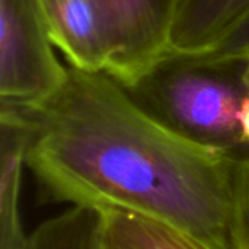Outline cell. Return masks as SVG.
Instances as JSON below:
<instances>
[{"label":"cell","instance_id":"cell-8","mask_svg":"<svg viewBox=\"0 0 249 249\" xmlns=\"http://www.w3.org/2000/svg\"><path fill=\"white\" fill-rule=\"evenodd\" d=\"M98 212L102 249H209L153 219L120 209Z\"/></svg>","mask_w":249,"mask_h":249},{"label":"cell","instance_id":"cell-1","mask_svg":"<svg viewBox=\"0 0 249 249\" xmlns=\"http://www.w3.org/2000/svg\"><path fill=\"white\" fill-rule=\"evenodd\" d=\"M131 92L107 71L67 64L54 95L12 107L25 128V160L39 201L131 212L206 248L229 249L235 155L182 136Z\"/></svg>","mask_w":249,"mask_h":249},{"label":"cell","instance_id":"cell-4","mask_svg":"<svg viewBox=\"0 0 249 249\" xmlns=\"http://www.w3.org/2000/svg\"><path fill=\"white\" fill-rule=\"evenodd\" d=\"M98 4L109 50L107 73L136 89L166 60V1L98 0Z\"/></svg>","mask_w":249,"mask_h":249},{"label":"cell","instance_id":"cell-11","mask_svg":"<svg viewBox=\"0 0 249 249\" xmlns=\"http://www.w3.org/2000/svg\"><path fill=\"white\" fill-rule=\"evenodd\" d=\"M239 123H241V128H242V140H244L245 149L249 150V90L242 101V105H241Z\"/></svg>","mask_w":249,"mask_h":249},{"label":"cell","instance_id":"cell-2","mask_svg":"<svg viewBox=\"0 0 249 249\" xmlns=\"http://www.w3.org/2000/svg\"><path fill=\"white\" fill-rule=\"evenodd\" d=\"M137 98L182 136L207 147L244 153L239 111L248 93L242 79L233 80L222 69L196 67L166 60L136 89Z\"/></svg>","mask_w":249,"mask_h":249},{"label":"cell","instance_id":"cell-12","mask_svg":"<svg viewBox=\"0 0 249 249\" xmlns=\"http://www.w3.org/2000/svg\"><path fill=\"white\" fill-rule=\"evenodd\" d=\"M241 79L244 82V85L247 86V89L249 90V61L247 64L242 66V73H241Z\"/></svg>","mask_w":249,"mask_h":249},{"label":"cell","instance_id":"cell-6","mask_svg":"<svg viewBox=\"0 0 249 249\" xmlns=\"http://www.w3.org/2000/svg\"><path fill=\"white\" fill-rule=\"evenodd\" d=\"M248 10L249 0H166V60L206 53Z\"/></svg>","mask_w":249,"mask_h":249},{"label":"cell","instance_id":"cell-10","mask_svg":"<svg viewBox=\"0 0 249 249\" xmlns=\"http://www.w3.org/2000/svg\"><path fill=\"white\" fill-rule=\"evenodd\" d=\"M174 60L184 64L209 69H229L233 66L247 64L249 61V10L206 53L188 58Z\"/></svg>","mask_w":249,"mask_h":249},{"label":"cell","instance_id":"cell-13","mask_svg":"<svg viewBox=\"0 0 249 249\" xmlns=\"http://www.w3.org/2000/svg\"><path fill=\"white\" fill-rule=\"evenodd\" d=\"M64 249H79V248H64Z\"/></svg>","mask_w":249,"mask_h":249},{"label":"cell","instance_id":"cell-7","mask_svg":"<svg viewBox=\"0 0 249 249\" xmlns=\"http://www.w3.org/2000/svg\"><path fill=\"white\" fill-rule=\"evenodd\" d=\"M26 137L22 120L12 107H0V249H20L28 233L20 216V193Z\"/></svg>","mask_w":249,"mask_h":249},{"label":"cell","instance_id":"cell-5","mask_svg":"<svg viewBox=\"0 0 249 249\" xmlns=\"http://www.w3.org/2000/svg\"><path fill=\"white\" fill-rule=\"evenodd\" d=\"M53 42L79 70L107 71L109 50L98 0H39Z\"/></svg>","mask_w":249,"mask_h":249},{"label":"cell","instance_id":"cell-3","mask_svg":"<svg viewBox=\"0 0 249 249\" xmlns=\"http://www.w3.org/2000/svg\"><path fill=\"white\" fill-rule=\"evenodd\" d=\"M67 76L39 0H0V99L29 108L54 95Z\"/></svg>","mask_w":249,"mask_h":249},{"label":"cell","instance_id":"cell-9","mask_svg":"<svg viewBox=\"0 0 249 249\" xmlns=\"http://www.w3.org/2000/svg\"><path fill=\"white\" fill-rule=\"evenodd\" d=\"M228 244L229 249H249V150L231 163Z\"/></svg>","mask_w":249,"mask_h":249}]
</instances>
